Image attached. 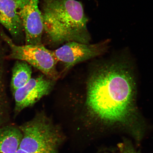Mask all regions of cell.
Masks as SVG:
<instances>
[{
  "label": "cell",
  "instance_id": "obj_1",
  "mask_svg": "<svg viewBox=\"0 0 153 153\" xmlns=\"http://www.w3.org/2000/svg\"><path fill=\"white\" fill-rule=\"evenodd\" d=\"M130 65L122 60L95 63L67 90L60 108L73 139L86 140L95 124L128 123L137 117V84Z\"/></svg>",
  "mask_w": 153,
  "mask_h": 153
},
{
  "label": "cell",
  "instance_id": "obj_2",
  "mask_svg": "<svg viewBox=\"0 0 153 153\" xmlns=\"http://www.w3.org/2000/svg\"><path fill=\"white\" fill-rule=\"evenodd\" d=\"M45 43L58 47L71 42L89 44L88 19L76 0H41Z\"/></svg>",
  "mask_w": 153,
  "mask_h": 153
},
{
  "label": "cell",
  "instance_id": "obj_3",
  "mask_svg": "<svg viewBox=\"0 0 153 153\" xmlns=\"http://www.w3.org/2000/svg\"><path fill=\"white\" fill-rule=\"evenodd\" d=\"M19 127L22 133L19 153H60L68 139L62 126L44 110Z\"/></svg>",
  "mask_w": 153,
  "mask_h": 153
},
{
  "label": "cell",
  "instance_id": "obj_4",
  "mask_svg": "<svg viewBox=\"0 0 153 153\" xmlns=\"http://www.w3.org/2000/svg\"><path fill=\"white\" fill-rule=\"evenodd\" d=\"M1 36L10 49L9 54L5 56L6 59L24 61L37 69L47 77L55 81L61 77L57 70L58 61L53 51L47 49L43 44L17 45L3 32Z\"/></svg>",
  "mask_w": 153,
  "mask_h": 153
},
{
  "label": "cell",
  "instance_id": "obj_5",
  "mask_svg": "<svg viewBox=\"0 0 153 153\" xmlns=\"http://www.w3.org/2000/svg\"><path fill=\"white\" fill-rule=\"evenodd\" d=\"M109 43L108 39L94 44L71 42L53 51L58 62H62L64 65L61 76L65 75L76 65L104 54Z\"/></svg>",
  "mask_w": 153,
  "mask_h": 153
},
{
  "label": "cell",
  "instance_id": "obj_6",
  "mask_svg": "<svg viewBox=\"0 0 153 153\" xmlns=\"http://www.w3.org/2000/svg\"><path fill=\"white\" fill-rule=\"evenodd\" d=\"M56 81L42 74L31 78L23 87L15 91L13 94L15 101V116L25 109L33 106L43 97L49 95Z\"/></svg>",
  "mask_w": 153,
  "mask_h": 153
},
{
  "label": "cell",
  "instance_id": "obj_7",
  "mask_svg": "<svg viewBox=\"0 0 153 153\" xmlns=\"http://www.w3.org/2000/svg\"><path fill=\"white\" fill-rule=\"evenodd\" d=\"M39 4V0H28L19 9L26 45L43 44V22Z\"/></svg>",
  "mask_w": 153,
  "mask_h": 153
},
{
  "label": "cell",
  "instance_id": "obj_8",
  "mask_svg": "<svg viewBox=\"0 0 153 153\" xmlns=\"http://www.w3.org/2000/svg\"><path fill=\"white\" fill-rule=\"evenodd\" d=\"M28 0H0V24L15 39L22 38L24 30L18 10Z\"/></svg>",
  "mask_w": 153,
  "mask_h": 153
},
{
  "label": "cell",
  "instance_id": "obj_9",
  "mask_svg": "<svg viewBox=\"0 0 153 153\" xmlns=\"http://www.w3.org/2000/svg\"><path fill=\"white\" fill-rule=\"evenodd\" d=\"M22 137V131L14 125H6L0 128V153H15Z\"/></svg>",
  "mask_w": 153,
  "mask_h": 153
},
{
  "label": "cell",
  "instance_id": "obj_10",
  "mask_svg": "<svg viewBox=\"0 0 153 153\" xmlns=\"http://www.w3.org/2000/svg\"><path fill=\"white\" fill-rule=\"evenodd\" d=\"M32 66L24 61L17 60L12 70L10 87L13 94L31 79Z\"/></svg>",
  "mask_w": 153,
  "mask_h": 153
},
{
  "label": "cell",
  "instance_id": "obj_11",
  "mask_svg": "<svg viewBox=\"0 0 153 153\" xmlns=\"http://www.w3.org/2000/svg\"><path fill=\"white\" fill-rule=\"evenodd\" d=\"M5 59L0 56V128L6 126L9 118V108L5 79Z\"/></svg>",
  "mask_w": 153,
  "mask_h": 153
},
{
  "label": "cell",
  "instance_id": "obj_12",
  "mask_svg": "<svg viewBox=\"0 0 153 153\" xmlns=\"http://www.w3.org/2000/svg\"><path fill=\"white\" fill-rule=\"evenodd\" d=\"M119 148V150L117 152L113 153H139V152L136 150L131 144L127 143L122 145Z\"/></svg>",
  "mask_w": 153,
  "mask_h": 153
}]
</instances>
